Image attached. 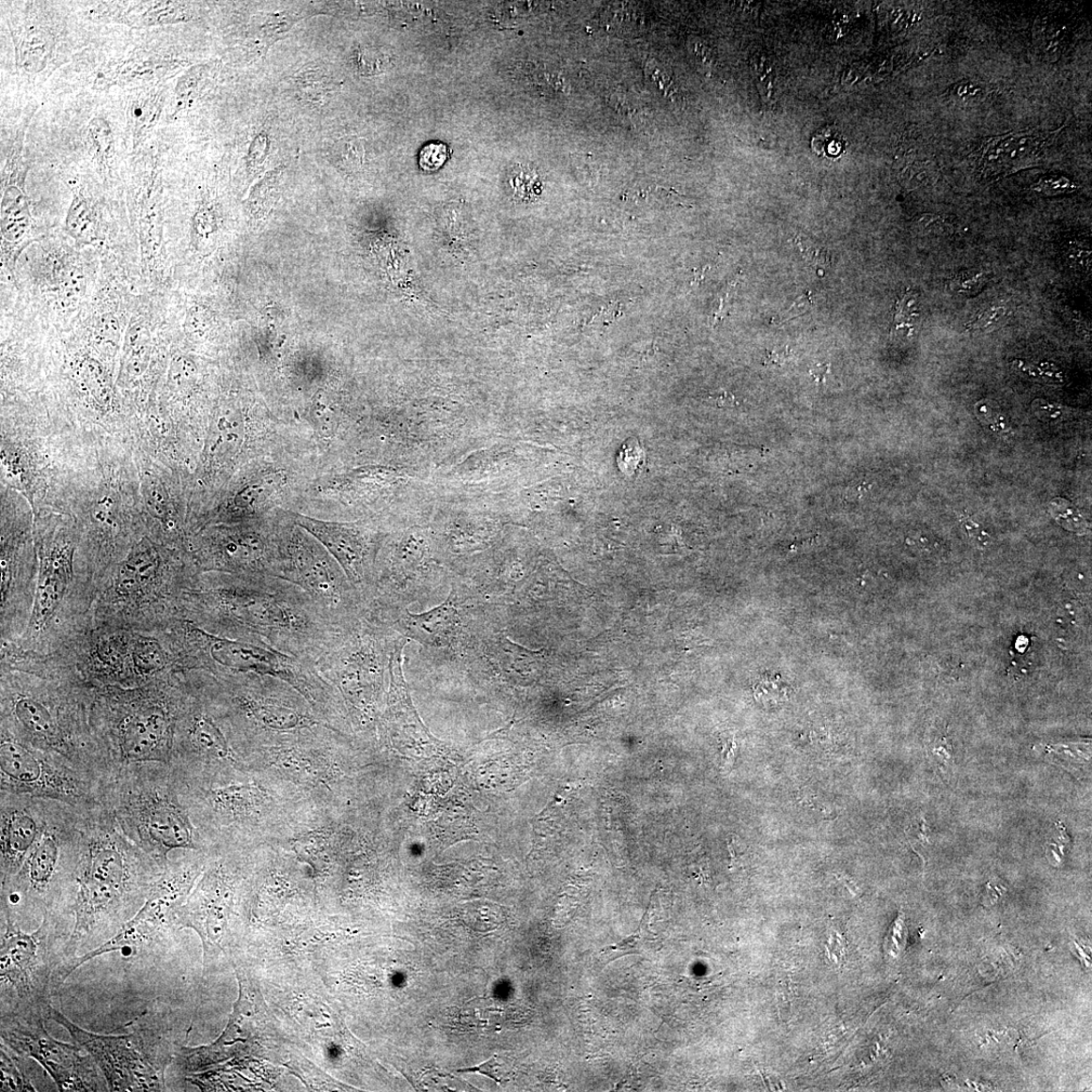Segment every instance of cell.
<instances>
[{
    "instance_id": "6da1fadb",
    "label": "cell",
    "mask_w": 1092,
    "mask_h": 1092,
    "mask_svg": "<svg viewBox=\"0 0 1092 1092\" xmlns=\"http://www.w3.org/2000/svg\"><path fill=\"white\" fill-rule=\"evenodd\" d=\"M183 594L191 621L212 634L317 663L344 632L295 584L265 575L221 574Z\"/></svg>"
},
{
    "instance_id": "7a4b0ae2",
    "label": "cell",
    "mask_w": 1092,
    "mask_h": 1092,
    "mask_svg": "<svg viewBox=\"0 0 1092 1092\" xmlns=\"http://www.w3.org/2000/svg\"><path fill=\"white\" fill-rule=\"evenodd\" d=\"M164 870L129 840L108 807L86 812L78 860L58 909L74 920L70 959L117 935L141 910Z\"/></svg>"
},
{
    "instance_id": "3957f363",
    "label": "cell",
    "mask_w": 1092,
    "mask_h": 1092,
    "mask_svg": "<svg viewBox=\"0 0 1092 1092\" xmlns=\"http://www.w3.org/2000/svg\"><path fill=\"white\" fill-rule=\"evenodd\" d=\"M186 784L176 766L131 765L105 786L104 805L129 840L166 868L176 850H201L191 810L182 801Z\"/></svg>"
},
{
    "instance_id": "277c9868",
    "label": "cell",
    "mask_w": 1092,
    "mask_h": 1092,
    "mask_svg": "<svg viewBox=\"0 0 1092 1092\" xmlns=\"http://www.w3.org/2000/svg\"><path fill=\"white\" fill-rule=\"evenodd\" d=\"M185 692L183 683L90 698V724L110 780L131 765L172 764Z\"/></svg>"
},
{
    "instance_id": "5b68a950",
    "label": "cell",
    "mask_w": 1092,
    "mask_h": 1092,
    "mask_svg": "<svg viewBox=\"0 0 1092 1092\" xmlns=\"http://www.w3.org/2000/svg\"><path fill=\"white\" fill-rule=\"evenodd\" d=\"M0 916V1016L42 1015L50 1020L52 998L63 985L60 972L70 959L73 917L48 911L28 933L8 914Z\"/></svg>"
},
{
    "instance_id": "8992f818",
    "label": "cell",
    "mask_w": 1092,
    "mask_h": 1092,
    "mask_svg": "<svg viewBox=\"0 0 1092 1092\" xmlns=\"http://www.w3.org/2000/svg\"><path fill=\"white\" fill-rule=\"evenodd\" d=\"M89 705V697L72 692L7 686L2 692V730L108 783Z\"/></svg>"
},
{
    "instance_id": "52a82bcc",
    "label": "cell",
    "mask_w": 1092,
    "mask_h": 1092,
    "mask_svg": "<svg viewBox=\"0 0 1092 1092\" xmlns=\"http://www.w3.org/2000/svg\"><path fill=\"white\" fill-rule=\"evenodd\" d=\"M85 815L69 804H53L46 827L21 869L0 885V913L23 928L41 923L46 912L60 908L82 846Z\"/></svg>"
},
{
    "instance_id": "ba28073f",
    "label": "cell",
    "mask_w": 1092,
    "mask_h": 1092,
    "mask_svg": "<svg viewBox=\"0 0 1092 1092\" xmlns=\"http://www.w3.org/2000/svg\"><path fill=\"white\" fill-rule=\"evenodd\" d=\"M176 638L179 659L186 668L205 670L212 676L251 673L276 678L295 688L320 712L329 716L338 712V692L314 662L218 636L188 621L180 623Z\"/></svg>"
},
{
    "instance_id": "9c48e42d",
    "label": "cell",
    "mask_w": 1092,
    "mask_h": 1092,
    "mask_svg": "<svg viewBox=\"0 0 1092 1092\" xmlns=\"http://www.w3.org/2000/svg\"><path fill=\"white\" fill-rule=\"evenodd\" d=\"M50 1020L70 1033L75 1044L95 1059L109 1091H165V1074L175 1062L177 1048L158 1024L141 1021L131 1023L130 1032L100 1035L78 1027L61 1011L52 1007Z\"/></svg>"
},
{
    "instance_id": "30bf717a",
    "label": "cell",
    "mask_w": 1092,
    "mask_h": 1092,
    "mask_svg": "<svg viewBox=\"0 0 1092 1092\" xmlns=\"http://www.w3.org/2000/svg\"><path fill=\"white\" fill-rule=\"evenodd\" d=\"M277 578L307 593L326 618L349 631L367 614L363 599L336 559L307 531L289 519L277 521Z\"/></svg>"
},
{
    "instance_id": "8fae6325",
    "label": "cell",
    "mask_w": 1092,
    "mask_h": 1092,
    "mask_svg": "<svg viewBox=\"0 0 1092 1092\" xmlns=\"http://www.w3.org/2000/svg\"><path fill=\"white\" fill-rule=\"evenodd\" d=\"M397 632L364 617L345 631L316 664L362 725L375 721Z\"/></svg>"
},
{
    "instance_id": "7c38bea8",
    "label": "cell",
    "mask_w": 1092,
    "mask_h": 1092,
    "mask_svg": "<svg viewBox=\"0 0 1092 1092\" xmlns=\"http://www.w3.org/2000/svg\"><path fill=\"white\" fill-rule=\"evenodd\" d=\"M105 781L2 730L0 792L49 799L87 812L104 805Z\"/></svg>"
},
{
    "instance_id": "4fadbf2b",
    "label": "cell",
    "mask_w": 1092,
    "mask_h": 1092,
    "mask_svg": "<svg viewBox=\"0 0 1092 1092\" xmlns=\"http://www.w3.org/2000/svg\"><path fill=\"white\" fill-rule=\"evenodd\" d=\"M203 867L199 862L181 863L170 859L136 915L117 935L95 950L66 961L60 972L61 982L68 980L79 967L104 954L119 952L127 959H134L158 949L159 943H163L171 930L179 929L177 912L188 897Z\"/></svg>"
},
{
    "instance_id": "5bb4252c",
    "label": "cell",
    "mask_w": 1092,
    "mask_h": 1092,
    "mask_svg": "<svg viewBox=\"0 0 1092 1092\" xmlns=\"http://www.w3.org/2000/svg\"><path fill=\"white\" fill-rule=\"evenodd\" d=\"M47 1021L42 1015L0 1016L2 1043L41 1065L59 1091H109L95 1059L83 1047L51 1037Z\"/></svg>"
},
{
    "instance_id": "9a60e30c",
    "label": "cell",
    "mask_w": 1092,
    "mask_h": 1092,
    "mask_svg": "<svg viewBox=\"0 0 1092 1092\" xmlns=\"http://www.w3.org/2000/svg\"><path fill=\"white\" fill-rule=\"evenodd\" d=\"M211 677L212 688L226 708L261 730L287 731L324 725L303 704L305 698L276 678L251 673Z\"/></svg>"
},
{
    "instance_id": "2e32d148",
    "label": "cell",
    "mask_w": 1092,
    "mask_h": 1092,
    "mask_svg": "<svg viewBox=\"0 0 1092 1092\" xmlns=\"http://www.w3.org/2000/svg\"><path fill=\"white\" fill-rule=\"evenodd\" d=\"M197 542L195 558L199 570L230 575H277V521L214 528Z\"/></svg>"
},
{
    "instance_id": "e0dca14e",
    "label": "cell",
    "mask_w": 1092,
    "mask_h": 1092,
    "mask_svg": "<svg viewBox=\"0 0 1092 1092\" xmlns=\"http://www.w3.org/2000/svg\"><path fill=\"white\" fill-rule=\"evenodd\" d=\"M474 597L464 585L452 582L446 601L437 607L413 614L409 609L371 620L426 647L460 657L469 634Z\"/></svg>"
},
{
    "instance_id": "ac0fdd59",
    "label": "cell",
    "mask_w": 1092,
    "mask_h": 1092,
    "mask_svg": "<svg viewBox=\"0 0 1092 1092\" xmlns=\"http://www.w3.org/2000/svg\"><path fill=\"white\" fill-rule=\"evenodd\" d=\"M289 518L336 559L367 607L382 541L378 532L367 525L324 522L298 514Z\"/></svg>"
},
{
    "instance_id": "d6986e66",
    "label": "cell",
    "mask_w": 1092,
    "mask_h": 1092,
    "mask_svg": "<svg viewBox=\"0 0 1092 1092\" xmlns=\"http://www.w3.org/2000/svg\"><path fill=\"white\" fill-rule=\"evenodd\" d=\"M230 911L231 888L227 873L222 864L211 865L176 914L179 930L193 928L201 937L206 968L225 951Z\"/></svg>"
},
{
    "instance_id": "ffe728a7",
    "label": "cell",
    "mask_w": 1092,
    "mask_h": 1092,
    "mask_svg": "<svg viewBox=\"0 0 1092 1092\" xmlns=\"http://www.w3.org/2000/svg\"><path fill=\"white\" fill-rule=\"evenodd\" d=\"M55 801L0 792V885L22 867L46 827Z\"/></svg>"
},
{
    "instance_id": "44dd1931",
    "label": "cell",
    "mask_w": 1092,
    "mask_h": 1092,
    "mask_svg": "<svg viewBox=\"0 0 1092 1092\" xmlns=\"http://www.w3.org/2000/svg\"><path fill=\"white\" fill-rule=\"evenodd\" d=\"M1062 130L1011 133L985 140L976 154L978 172L983 179H1000L1037 164Z\"/></svg>"
},
{
    "instance_id": "7402d4cb",
    "label": "cell",
    "mask_w": 1092,
    "mask_h": 1092,
    "mask_svg": "<svg viewBox=\"0 0 1092 1092\" xmlns=\"http://www.w3.org/2000/svg\"><path fill=\"white\" fill-rule=\"evenodd\" d=\"M183 65L180 60L148 50H135L126 57L110 63L101 69L93 80V87L98 90L117 86L142 87L160 85L165 78L175 74Z\"/></svg>"
},
{
    "instance_id": "603a6c76",
    "label": "cell",
    "mask_w": 1092,
    "mask_h": 1092,
    "mask_svg": "<svg viewBox=\"0 0 1092 1092\" xmlns=\"http://www.w3.org/2000/svg\"><path fill=\"white\" fill-rule=\"evenodd\" d=\"M71 557L69 546H57L43 557L31 621L35 631L46 628L68 593Z\"/></svg>"
},
{
    "instance_id": "cb8c5ba5",
    "label": "cell",
    "mask_w": 1092,
    "mask_h": 1092,
    "mask_svg": "<svg viewBox=\"0 0 1092 1092\" xmlns=\"http://www.w3.org/2000/svg\"><path fill=\"white\" fill-rule=\"evenodd\" d=\"M92 20L123 23L144 29L188 20L186 7L178 2L101 3L89 9Z\"/></svg>"
},
{
    "instance_id": "d4e9b609",
    "label": "cell",
    "mask_w": 1092,
    "mask_h": 1092,
    "mask_svg": "<svg viewBox=\"0 0 1092 1092\" xmlns=\"http://www.w3.org/2000/svg\"><path fill=\"white\" fill-rule=\"evenodd\" d=\"M166 98L163 85L137 87L132 90L128 101V124L133 148L137 151L148 139L162 117Z\"/></svg>"
},
{
    "instance_id": "484cf974",
    "label": "cell",
    "mask_w": 1092,
    "mask_h": 1092,
    "mask_svg": "<svg viewBox=\"0 0 1092 1092\" xmlns=\"http://www.w3.org/2000/svg\"><path fill=\"white\" fill-rule=\"evenodd\" d=\"M13 39L18 68L26 74L43 71L55 55V36L41 24L22 25L17 33H13Z\"/></svg>"
},
{
    "instance_id": "4316f807",
    "label": "cell",
    "mask_w": 1092,
    "mask_h": 1092,
    "mask_svg": "<svg viewBox=\"0 0 1092 1092\" xmlns=\"http://www.w3.org/2000/svg\"><path fill=\"white\" fill-rule=\"evenodd\" d=\"M160 570L157 553L148 545H141L119 569L115 589L117 596L133 598L141 595L154 582Z\"/></svg>"
},
{
    "instance_id": "83f0119b",
    "label": "cell",
    "mask_w": 1092,
    "mask_h": 1092,
    "mask_svg": "<svg viewBox=\"0 0 1092 1092\" xmlns=\"http://www.w3.org/2000/svg\"><path fill=\"white\" fill-rule=\"evenodd\" d=\"M24 179L6 180L2 199V231L9 242H19L31 227L28 199L23 192Z\"/></svg>"
},
{
    "instance_id": "f1b7e54d",
    "label": "cell",
    "mask_w": 1092,
    "mask_h": 1092,
    "mask_svg": "<svg viewBox=\"0 0 1092 1092\" xmlns=\"http://www.w3.org/2000/svg\"><path fill=\"white\" fill-rule=\"evenodd\" d=\"M31 1058L16 1053L8 1046L0 1045V1069H2V1091H39L35 1084Z\"/></svg>"
},
{
    "instance_id": "f546056e",
    "label": "cell",
    "mask_w": 1092,
    "mask_h": 1092,
    "mask_svg": "<svg viewBox=\"0 0 1092 1092\" xmlns=\"http://www.w3.org/2000/svg\"><path fill=\"white\" fill-rule=\"evenodd\" d=\"M86 146L99 165L108 167L115 155V138L112 127L103 117H93L86 129Z\"/></svg>"
},
{
    "instance_id": "4dcf8cb0",
    "label": "cell",
    "mask_w": 1092,
    "mask_h": 1092,
    "mask_svg": "<svg viewBox=\"0 0 1092 1092\" xmlns=\"http://www.w3.org/2000/svg\"><path fill=\"white\" fill-rule=\"evenodd\" d=\"M66 226L70 233L80 242H93L97 239L96 221L87 199L79 193L74 195Z\"/></svg>"
},
{
    "instance_id": "1f68e13d",
    "label": "cell",
    "mask_w": 1092,
    "mask_h": 1092,
    "mask_svg": "<svg viewBox=\"0 0 1092 1092\" xmlns=\"http://www.w3.org/2000/svg\"><path fill=\"white\" fill-rule=\"evenodd\" d=\"M210 69L206 65L195 66L179 80L176 89V105L173 116L189 108L207 86Z\"/></svg>"
},
{
    "instance_id": "d6a6232c",
    "label": "cell",
    "mask_w": 1092,
    "mask_h": 1092,
    "mask_svg": "<svg viewBox=\"0 0 1092 1092\" xmlns=\"http://www.w3.org/2000/svg\"><path fill=\"white\" fill-rule=\"evenodd\" d=\"M133 667L138 675H149L162 670L167 663L165 651L150 638H139L133 644Z\"/></svg>"
},
{
    "instance_id": "836d02e7",
    "label": "cell",
    "mask_w": 1092,
    "mask_h": 1092,
    "mask_svg": "<svg viewBox=\"0 0 1092 1092\" xmlns=\"http://www.w3.org/2000/svg\"><path fill=\"white\" fill-rule=\"evenodd\" d=\"M296 85L302 98L309 102L321 103L335 91L331 75L321 69L304 70L299 74Z\"/></svg>"
},
{
    "instance_id": "e575fe53",
    "label": "cell",
    "mask_w": 1092,
    "mask_h": 1092,
    "mask_svg": "<svg viewBox=\"0 0 1092 1092\" xmlns=\"http://www.w3.org/2000/svg\"><path fill=\"white\" fill-rule=\"evenodd\" d=\"M991 281V275L979 269H970L959 272L948 282V289L954 294L962 297H975L981 292Z\"/></svg>"
},
{
    "instance_id": "d590c367",
    "label": "cell",
    "mask_w": 1092,
    "mask_h": 1092,
    "mask_svg": "<svg viewBox=\"0 0 1092 1092\" xmlns=\"http://www.w3.org/2000/svg\"><path fill=\"white\" fill-rule=\"evenodd\" d=\"M788 685L779 675H764L754 687V694L764 705H779L788 698Z\"/></svg>"
},
{
    "instance_id": "8d00e7d4",
    "label": "cell",
    "mask_w": 1092,
    "mask_h": 1092,
    "mask_svg": "<svg viewBox=\"0 0 1092 1092\" xmlns=\"http://www.w3.org/2000/svg\"><path fill=\"white\" fill-rule=\"evenodd\" d=\"M1007 305L994 304L985 309L974 322L966 326V330L975 335H988L1003 327L1009 318Z\"/></svg>"
},
{
    "instance_id": "74e56055",
    "label": "cell",
    "mask_w": 1092,
    "mask_h": 1092,
    "mask_svg": "<svg viewBox=\"0 0 1092 1092\" xmlns=\"http://www.w3.org/2000/svg\"><path fill=\"white\" fill-rule=\"evenodd\" d=\"M1051 512L1063 527L1078 535L1086 534L1088 523L1080 512L1067 500L1055 499L1051 503Z\"/></svg>"
},
{
    "instance_id": "f35d334b",
    "label": "cell",
    "mask_w": 1092,
    "mask_h": 1092,
    "mask_svg": "<svg viewBox=\"0 0 1092 1092\" xmlns=\"http://www.w3.org/2000/svg\"><path fill=\"white\" fill-rule=\"evenodd\" d=\"M751 64L761 95L764 100L771 101L772 96H773L774 80L776 78L773 62L765 55H758L754 57Z\"/></svg>"
},
{
    "instance_id": "ab89813d",
    "label": "cell",
    "mask_w": 1092,
    "mask_h": 1092,
    "mask_svg": "<svg viewBox=\"0 0 1092 1092\" xmlns=\"http://www.w3.org/2000/svg\"><path fill=\"white\" fill-rule=\"evenodd\" d=\"M812 149L821 156L836 157L845 150V141L835 128L827 127L812 139Z\"/></svg>"
},
{
    "instance_id": "60d3db41",
    "label": "cell",
    "mask_w": 1092,
    "mask_h": 1092,
    "mask_svg": "<svg viewBox=\"0 0 1092 1092\" xmlns=\"http://www.w3.org/2000/svg\"><path fill=\"white\" fill-rule=\"evenodd\" d=\"M331 155L337 164L354 167L361 164L364 157L363 145L354 138H344L333 146Z\"/></svg>"
},
{
    "instance_id": "b9f144b4",
    "label": "cell",
    "mask_w": 1092,
    "mask_h": 1092,
    "mask_svg": "<svg viewBox=\"0 0 1092 1092\" xmlns=\"http://www.w3.org/2000/svg\"><path fill=\"white\" fill-rule=\"evenodd\" d=\"M645 461L644 450L637 439L630 438L617 455V464L620 471L626 476H632Z\"/></svg>"
},
{
    "instance_id": "7bdbcfd3",
    "label": "cell",
    "mask_w": 1092,
    "mask_h": 1092,
    "mask_svg": "<svg viewBox=\"0 0 1092 1092\" xmlns=\"http://www.w3.org/2000/svg\"><path fill=\"white\" fill-rule=\"evenodd\" d=\"M1032 190L1043 196H1057L1075 193L1078 186L1065 177L1045 176L1032 185Z\"/></svg>"
},
{
    "instance_id": "ee69618b",
    "label": "cell",
    "mask_w": 1092,
    "mask_h": 1092,
    "mask_svg": "<svg viewBox=\"0 0 1092 1092\" xmlns=\"http://www.w3.org/2000/svg\"><path fill=\"white\" fill-rule=\"evenodd\" d=\"M975 414L984 426L993 431L1002 432L1008 429V422L1001 408L990 399H982L975 407Z\"/></svg>"
},
{
    "instance_id": "f6af8a7d",
    "label": "cell",
    "mask_w": 1092,
    "mask_h": 1092,
    "mask_svg": "<svg viewBox=\"0 0 1092 1092\" xmlns=\"http://www.w3.org/2000/svg\"><path fill=\"white\" fill-rule=\"evenodd\" d=\"M1014 364L1023 374L1037 379L1038 381L1052 383L1063 382L1062 371L1055 365L1043 363L1035 366L1021 361H1016Z\"/></svg>"
},
{
    "instance_id": "bcb514c9",
    "label": "cell",
    "mask_w": 1092,
    "mask_h": 1092,
    "mask_svg": "<svg viewBox=\"0 0 1092 1092\" xmlns=\"http://www.w3.org/2000/svg\"><path fill=\"white\" fill-rule=\"evenodd\" d=\"M448 157V150L445 144L432 143L420 153L419 164L425 170H435L442 167Z\"/></svg>"
},
{
    "instance_id": "7dc6e473",
    "label": "cell",
    "mask_w": 1092,
    "mask_h": 1092,
    "mask_svg": "<svg viewBox=\"0 0 1092 1092\" xmlns=\"http://www.w3.org/2000/svg\"><path fill=\"white\" fill-rule=\"evenodd\" d=\"M119 324L112 315H104L98 325V336L102 344L115 345L119 338Z\"/></svg>"
},
{
    "instance_id": "c3c4849f",
    "label": "cell",
    "mask_w": 1092,
    "mask_h": 1092,
    "mask_svg": "<svg viewBox=\"0 0 1092 1092\" xmlns=\"http://www.w3.org/2000/svg\"><path fill=\"white\" fill-rule=\"evenodd\" d=\"M914 226L918 232L925 235L940 236L945 232V223L937 215H923L916 219Z\"/></svg>"
},
{
    "instance_id": "681fc988",
    "label": "cell",
    "mask_w": 1092,
    "mask_h": 1092,
    "mask_svg": "<svg viewBox=\"0 0 1092 1092\" xmlns=\"http://www.w3.org/2000/svg\"><path fill=\"white\" fill-rule=\"evenodd\" d=\"M85 287V278L82 273L72 271L63 279L62 291L66 297L75 298L84 290Z\"/></svg>"
},
{
    "instance_id": "f907efd6",
    "label": "cell",
    "mask_w": 1092,
    "mask_h": 1092,
    "mask_svg": "<svg viewBox=\"0 0 1092 1092\" xmlns=\"http://www.w3.org/2000/svg\"><path fill=\"white\" fill-rule=\"evenodd\" d=\"M1067 256L1070 264L1076 266V268L1085 270L1090 268L1091 257L1089 247L1072 245L1069 247Z\"/></svg>"
},
{
    "instance_id": "816d5d0a",
    "label": "cell",
    "mask_w": 1092,
    "mask_h": 1092,
    "mask_svg": "<svg viewBox=\"0 0 1092 1092\" xmlns=\"http://www.w3.org/2000/svg\"><path fill=\"white\" fill-rule=\"evenodd\" d=\"M1033 410L1037 417L1056 419L1062 415L1063 408L1057 404L1044 401V399H1036L1033 403Z\"/></svg>"
},
{
    "instance_id": "f5cc1de1",
    "label": "cell",
    "mask_w": 1092,
    "mask_h": 1092,
    "mask_svg": "<svg viewBox=\"0 0 1092 1092\" xmlns=\"http://www.w3.org/2000/svg\"><path fill=\"white\" fill-rule=\"evenodd\" d=\"M500 1068L501 1064H498L496 1062V1057H494L490 1061L479 1065L477 1068L463 1069L461 1072H479L490 1076L497 1083H502V1072L499 1070Z\"/></svg>"
},
{
    "instance_id": "db71d44e",
    "label": "cell",
    "mask_w": 1092,
    "mask_h": 1092,
    "mask_svg": "<svg viewBox=\"0 0 1092 1092\" xmlns=\"http://www.w3.org/2000/svg\"><path fill=\"white\" fill-rule=\"evenodd\" d=\"M963 525L966 529L969 538L972 541H975L976 545L984 546L990 542L991 537L987 534V532L982 530L978 524L969 521V519H966Z\"/></svg>"
},
{
    "instance_id": "11a10c76",
    "label": "cell",
    "mask_w": 1092,
    "mask_h": 1092,
    "mask_svg": "<svg viewBox=\"0 0 1092 1092\" xmlns=\"http://www.w3.org/2000/svg\"><path fill=\"white\" fill-rule=\"evenodd\" d=\"M871 487H872V485L869 482H866V481H862V482L850 485L846 490L845 499L849 502L859 501L864 496L868 494V492L871 490Z\"/></svg>"
},
{
    "instance_id": "9f6ffc18",
    "label": "cell",
    "mask_w": 1092,
    "mask_h": 1092,
    "mask_svg": "<svg viewBox=\"0 0 1092 1092\" xmlns=\"http://www.w3.org/2000/svg\"><path fill=\"white\" fill-rule=\"evenodd\" d=\"M831 364L817 365L809 369V375L819 384L824 383L830 375Z\"/></svg>"
},
{
    "instance_id": "6f0895ef",
    "label": "cell",
    "mask_w": 1092,
    "mask_h": 1092,
    "mask_svg": "<svg viewBox=\"0 0 1092 1092\" xmlns=\"http://www.w3.org/2000/svg\"><path fill=\"white\" fill-rule=\"evenodd\" d=\"M788 356V346L784 350H774L768 353L766 364L781 366Z\"/></svg>"
},
{
    "instance_id": "680465c9",
    "label": "cell",
    "mask_w": 1092,
    "mask_h": 1092,
    "mask_svg": "<svg viewBox=\"0 0 1092 1092\" xmlns=\"http://www.w3.org/2000/svg\"><path fill=\"white\" fill-rule=\"evenodd\" d=\"M810 296H811L810 292H806V294H803V296L799 297L793 303L792 307L788 310V313H791L793 310H799V311L803 310L804 311L806 308L810 307V305L812 304Z\"/></svg>"
},
{
    "instance_id": "91938a15",
    "label": "cell",
    "mask_w": 1092,
    "mask_h": 1092,
    "mask_svg": "<svg viewBox=\"0 0 1092 1092\" xmlns=\"http://www.w3.org/2000/svg\"><path fill=\"white\" fill-rule=\"evenodd\" d=\"M734 399H735L734 396H732L728 393H723L722 395H719V397L717 398V402L719 404H722L723 406L724 405H730V404H732V402H734Z\"/></svg>"
},
{
    "instance_id": "94428289",
    "label": "cell",
    "mask_w": 1092,
    "mask_h": 1092,
    "mask_svg": "<svg viewBox=\"0 0 1092 1092\" xmlns=\"http://www.w3.org/2000/svg\"><path fill=\"white\" fill-rule=\"evenodd\" d=\"M706 271H709V268H705L702 271L696 272L695 277L694 279V283L699 284L700 282H702L704 279V274H705Z\"/></svg>"
}]
</instances>
